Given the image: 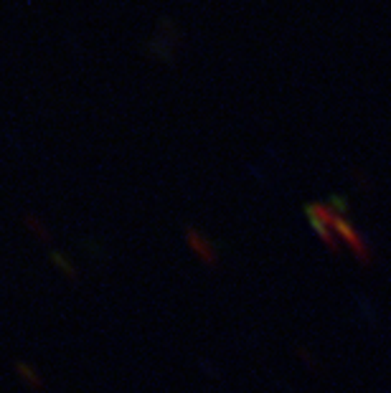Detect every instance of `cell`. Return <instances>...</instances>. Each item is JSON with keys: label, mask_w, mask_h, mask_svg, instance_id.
Returning a JSON list of instances; mask_svg holds the SVG:
<instances>
[{"label": "cell", "mask_w": 391, "mask_h": 393, "mask_svg": "<svg viewBox=\"0 0 391 393\" xmlns=\"http://www.w3.org/2000/svg\"><path fill=\"white\" fill-rule=\"evenodd\" d=\"M305 214H308V221H310V226H313V231H316L318 239L325 243V249L338 254L340 239L333 229V219H335L333 203H313V206L305 209Z\"/></svg>", "instance_id": "cell-1"}, {"label": "cell", "mask_w": 391, "mask_h": 393, "mask_svg": "<svg viewBox=\"0 0 391 393\" xmlns=\"http://www.w3.org/2000/svg\"><path fill=\"white\" fill-rule=\"evenodd\" d=\"M333 209H335V206H333ZM333 229H335V234H338L340 241H343L345 246H348V249L356 254V259L361 261V264H368V261H371V251H368V243H366V239H363V234L358 231L356 226L350 224V221L345 219L343 214H338V211H335Z\"/></svg>", "instance_id": "cell-2"}, {"label": "cell", "mask_w": 391, "mask_h": 393, "mask_svg": "<svg viewBox=\"0 0 391 393\" xmlns=\"http://www.w3.org/2000/svg\"><path fill=\"white\" fill-rule=\"evenodd\" d=\"M199 239L201 236H196V234H193V239H191V243L196 246V251H199V254L204 256L206 261H209V256H211V261H214V256H217V254H214V246H211V243H201Z\"/></svg>", "instance_id": "cell-3"}]
</instances>
